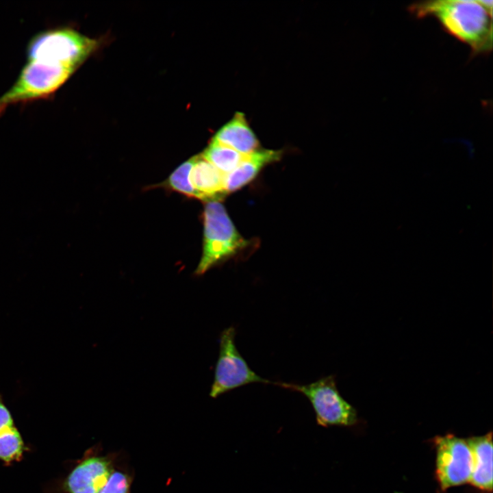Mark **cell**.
<instances>
[{
	"mask_svg": "<svg viewBox=\"0 0 493 493\" xmlns=\"http://www.w3.org/2000/svg\"><path fill=\"white\" fill-rule=\"evenodd\" d=\"M195 160L196 156H194L182 163L162 183V186L188 197L205 201L203 196L193 188L190 181V173Z\"/></svg>",
	"mask_w": 493,
	"mask_h": 493,
	"instance_id": "obj_14",
	"label": "cell"
},
{
	"mask_svg": "<svg viewBox=\"0 0 493 493\" xmlns=\"http://www.w3.org/2000/svg\"><path fill=\"white\" fill-rule=\"evenodd\" d=\"M479 3L492 16V0H478Z\"/></svg>",
	"mask_w": 493,
	"mask_h": 493,
	"instance_id": "obj_18",
	"label": "cell"
},
{
	"mask_svg": "<svg viewBox=\"0 0 493 493\" xmlns=\"http://www.w3.org/2000/svg\"><path fill=\"white\" fill-rule=\"evenodd\" d=\"M213 140L243 155L259 149L258 140L241 112H237L229 122L221 127Z\"/></svg>",
	"mask_w": 493,
	"mask_h": 493,
	"instance_id": "obj_11",
	"label": "cell"
},
{
	"mask_svg": "<svg viewBox=\"0 0 493 493\" xmlns=\"http://www.w3.org/2000/svg\"><path fill=\"white\" fill-rule=\"evenodd\" d=\"M281 155V151L261 149L245 155L234 170L225 175L226 193L236 191L244 187L253 180L264 167L279 161Z\"/></svg>",
	"mask_w": 493,
	"mask_h": 493,
	"instance_id": "obj_9",
	"label": "cell"
},
{
	"mask_svg": "<svg viewBox=\"0 0 493 493\" xmlns=\"http://www.w3.org/2000/svg\"><path fill=\"white\" fill-rule=\"evenodd\" d=\"M130 481L123 472L113 471L105 485L98 493H129Z\"/></svg>",
	"mask_w": 493,
	"mask_h": 493,
	"instance_id": "obj_16",
	"label": "cell"
},
{
	"mask_svg": "<svg viewBox=\"0 0 493 493\" xmlns=\"http://www.w3.org/2000/svg\"><path fill=\"white\" fill-rule=\"evenodd\" d=\"M113 471L110 458L89 457L69 474L65 483L66 490L69 493H98L105 485Z\"/></svg>",
	"mask_w": 493,
	"mask_h": 493,
	"instance_id": "obj_8",
	"label": "cell"
},
{
	"mask_svg": "<svg viewBox=\"0 0 493 493\" xmlns=\"http://www.w3.org/2000/svg\"><path fill=\"white\" fill-rule=\"evenodd\" d=\"M472 455V471L470 483L485 492L492 490V433L466 440Z\"/></svg>",
	"mask_w": 493,
	"mask_h": 493,
	"instance_id": "obj_10",
	"label": "cell"
},
{
	"mask_svg": "<svg viewBox=\"0 0 493 493\" xmlns=\"http://www.w3.org/2000/svg\"><path fill=\"white\" fill-rule=\"evenodd\" d=\"M14 427L12 416L0 399V433Z\"/></svg>",
	"mask_w": 493,
	"mask_h": 493,
	"instance_id": "obj_17",
	"label": "cell"
},
{
	"mask_svg": "<svg viewBox=\"0 0 493 493\" xmlns=\"http://www.w3.org/2000/svg\"><path fill=\"white\" fill-rule=\"evenodd\" d=\"M224 177L223 173L201 155H196L190 181L193 188L203 196L205 201H219L225 196Z\"/></svg>",
	"mask_w": 493,
	"mask_h": 493,
	"instance_id": "obj_12",
	"label": "cell"
},
{
	"mask_svg": "<svg viewBox=\"0 0 493 493\" xmlns=\"http://www.w3.org/2000/svg\"><path fill=\"white\" fill-rule=\"evenodd\" d=\"M76 68L64 64L28 61L13 85L0 96V115L12 105L49 98Z\"/></svg>",
	"mask_w": 493,
	"mask_h": 493,
	"instance_id": "obj_3",
	"label": "cell"
},
{
	"mask_svg": "<svg viewBox=\"0 0 493 493\" xmlns=\"http://www.w3.org/2000/svg\"><path fill=\"white\" fill-rule=\"evenodd\" d=\"M97 42L69 27L49 29L35 35L27 48L28 61L77 68L97 48Z\"/></svg>",
	"mask_w": 493,
	"mask_h": 493,
	"instance_id": "obj_4",
	"label": "cell"
},
{
	"mask_svg": "<svg viewBox=\"0 0 493 493\" xmlns=\"http://www.w3.org/2000/svg\"><path fill=\"white\" fill-rule=\"evenodd\" d=\"M23 449L22 438L14 427L0 433V459L5 462L18 460Z\"/></svg>",
	"mask_w": 493,
	"mask_h": 493,
	"instance_id": "obj_15",
	"label": "cell"
},
{
	"mask_svg": "<svg viewBox=\"0 0 493 493\" xmlns=\"http://www.w3.org/2000/svg\"><path fill=\"white\" fill-rule=\"evenodd\" d=\"M236 333V329L233 326L225 329L220 333L219 354L210 392L212 398L251 383H275L262 377L249 367L237 349Z\"/></svg>",
	"mask_w": 493,
	"mask_h": 493,
	"instance_id": "obj_6",
	"label": "cell"
},
{
	"mask_svg": "<svg viewBox=\"0 0 493 493\" xmlns=\"http://www.w3.org/2000/svg\"><path fill=\"white\" fill-rule=\"evenodd\" d=\"M410 11L418 17L436 18L446 31L468 45L472 54L492 49V16L478 0L422 1L412 5Z\"/></svg>",
	"mask_w": 493,
	"mask_h": 493,
	"instance_id": "obj_1",
	"label": "cell"
},
{
	"mask_svg": "<svg viewBox=\"0 0 493 493\" xmlns=\"http://www.w3.org/2000/svg\"><path fill=\"white\" fill-rule=\"evenodd\" d=\"M203 227V253L194 271L197 276L237 255L249 244L236 229L219 201L205 204Z\"/></svg>",
	"mask_w": 493,
	"mask_h": 493,
	"instance_id": "obj_2",
	"label": "cell"
},
{
	"mask_svg": "<svg viewBox=\"0 0 493 493\" xmlns=\"http://www.w3.org/2000/svg\"><path fill=\"white\" fill-rule=\"evenodd\" d=\"M274 384L305 396L313 407L317 424L321 427H353L359 421L356 409L340 394L333 375L308 384L281 381Z\"/></svg>",
	"mask_w": 493,
	"mask_h": 493,
	"instance_id": "obj_5",
	"label": "cell"
},
{
	"mask_svg": "<svg viewBox=\"0 0 493 493\" xmlns=\"http://www.w3.org/2000/svg\"><path fill=\"white\" fill-rule=\"evenodd\" d=\"M201 156L226 175L238 166L245 155L212 140Z\"/></svg>",
	"mask_w": 493,
	"mask_h": 493,
	"instance_id": "obj_13",
	"label": "cell"
},
{
	"mask_svg": "<svg viewBox=\"0 0 493 493\" xmlns=\"http://www.w3.org/2000/svg\"><path fill=\"white\" fill-rule=\"evenodd\" d=\"M436 448V477L442 491L469 483L472 455L466 440L451 434L434 439Z\"/></svg>",
	"mask_w": 493,
	"mask_h": 493,
	"instance_id": "obj_7",
	"label": "cell"
}]
</instances>
